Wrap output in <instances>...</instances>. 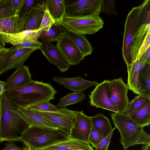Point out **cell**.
<instances>
[{
  "instance_id": "cell-1",
  "label": "cell",
  "mask_w": 150,
  "mask_h": 150,
  "mask_svg": "<svg viewBox=\"0 0 150 150\" xmlns=\"http://www.w3.org/2000/svg\"><path fill=\"white\" fill-rule=\"evenodd\" d=\"M58 92L50 83L32 80L25 85L6 91L4 93L18 108H27L38 103L54 100Z\"/></svg>"
},
{
  "instance_id": "cell-2",
  "label": "cell",
  "mask_w": 150,
  "mask_h": 150,
  "mask_svg": "<svg viewBox=\"0 0 150 150\" xmlns=\"http://www.w3.org/2000/svg\"><path fill=\"white\" fill-rule=\"evenodd\" d=\"M30 125L3 93L0 104V143L4 141L21 142L18 137Z\"/></svg>"
},
{
  "instance_id": "cell-3",
  "label": "cell",
  "mask_w": 150,
  "mask_h": 150,
  "mask_svg": "<svg viewBox=\"0 0 150 150\" xmlns=\"http://www.w3.org/2000/svg\"><path fill=\"white\" fill-rule=\"evenodd\" d=\"M111 117L115 126L121 135L120 143L123 149L127 150L128 148L139 144L150 142V136L126 113L112 112Z\"/></svg>"
},
{
  "instance_id": "cell-4",
  "label": "cell",
  "mask_w": 150,
  "mask_h": 150,
  "mask_svg": "<svg viewBox=\"0 0 150 150\" xmlns=\"http://www.w3.org/2000/svg\"><path fill=\"white\" fill-rule=\"evenodd\" d=\"M70 138L57 129L30 126L19 137L31 150H39Z\"/></svg>"
},
{
  "instance_id": "cell-5",
  "label": "cell",
  "mask_w": 150,
  "mask_h": 150,
  "mask_svg": "<svg viewBox=\"0 0 150 150\" xmlns=\"http://www.w3.org/2000/svg\"><path fill=\"white\" fill-rule=\"evenodd\" d=\"M104 22L99 15L74 18L64 16L61 25L77 33L93 34L103 27Z\"/></svg>"
},
{
  "instance_id": "cell-6",
  "label": "cell",
  "mask_w": 150,
  "mask_h": 150,
  "mask_svg": "<svg viewBox=\"0 0 150 150\" xmlns=\"http://www.w3.org/2000/svg\"><path fill=\"white\" fill-rule=\"evenodd\" d=\"M65 16L74 18L99 15L102 0H64Z\"/></svg>"
},
{
  "instance_id": "cell-7",
  "label": "cell",
  "mask_w": 150,
  "mask_h": 150,
  "mask_svg": "<svg viewBox=\"0 0 150 150\" xmlns=\"http://www.w3.org/2000/svg\"><path fill=\"white\" fill-rule=\"evenodd\" d=\"M33 110L50 121L56 126L58 130L69 137L76 117L75 111L66 108L50 112Z\"/></svg>"
},
{
  "instance_id": "cell-8",
  "label": "cell",
  "mask_w": 150,
  "mask_h": 150,
  "mask_svg": "<svg viewBox=\"0 0 150 150\" xmlns=\"http://www.w3.org/2000/svg\"><path fill=\"white\" fill-rule=\"evenodd\" d=\"M139 10V6L132 8L127 16L125 23L122 53L127 67L133 63L132 55L133 40L135 33L136 22Z\"/></svg>"
},
{
  "instance_id": "cell-9",
  "label": "cell",
  "mask_w": 150,
  "mask_h": 150,
  "mask_svg": "<svg viewBox=\"0 0 150 150\" xmlns=\"http://www.w3.org/2000/svg\"><path fill=\"white\" fill-rule=\"evenodd\" d=\"M110 80H104L98 83L88 95L91 106L100 108L114 112L118 110L112 101L110 95Z\"/></svg>"
},
{
  "instance_id": "cell-10",
  "label": "cell",
  "mask_w": 150,
  "mask_h": 150,
  "mask_svg": "<svg viewBox=\"0 0 150 150\" xmlns=\"http://www.w3.org/2000/svg\"><path fill=\"white\" fill-rule=\"evenodd\" d=\"M35 49L13 46L7 49L1 69V74L13 69L23 66L25 61Z\"/></svg>"
},
{
  "instance_id": "cell-11",
  "label": "cell",
  "mask_w": 150,
  "mask_h": 150,
  "mask_svg": "<svg viewBox=\"0 0 150 150\" xmlns=\"http://www.w3.org/2000/svg\"><path fill=\"white\" fill-rule=\"evenodd\" d=\"M128 87L122 78L110 81V98L117 107L118 112L126 113L129 103L127 96Z\"/></svg>"
},
{
  "instance_id": "cell-12",
  "label": "cell",
  "mask_w": 150,
  "mask_h": 150,
  "mask_svg": "<svg viewBox=\"0 0 150 150\" xmlns=\"http://www.w3.org/2000/svg\"><path fill=\"white\" fill-rule=\"evenodd\" d=\"M56 47L65 62L70 65H77L85 57L75 44L64 34L57 41Z\"/></svg>"
},
{
  "instance_id": "cell-13",
  "label": "cell",
  "mask_w": 150,
  "mask_h": 150,
  "mask_svg": "<svg viewBox=\"0 0 150 150\" xmlns=\"http://www.w3.org/2000/svg\"><path fill=\"white\" fill-rule=\"evenodd\" d=\"M76 112L74 125L71 130L69 137L88 142L92 127L91 117L86 115L83 110Z\"/></svg>"
},
{
  "instance_id": "cell-14",
  "label": "cell",
  "mask_w": 150,
  "mask_h": 150,
  "mask_svg": "<svg viewBox=\"0 0 150 150\" xmlns=\"http://www.w3.org/2000/svg\"><path fill=\"white\" fill-rule=\"evenodd\" d=\"M45 1L33 7L29 12L20 17L23 23V31L39 29L46 9Z\"/></svg>"
},
{
  "instance_id": "cell-15",
  "label": "cell",
  "mask_w": 150,
  "mask_h": 150,
  "mask_svg": "<svg viewBox=\"0 0 150 150\" xmlns=\"http://www.w3.org/2000/svg\"><path fill=\"white\" fill-rule=\"evenodd\" d=\"M42 41L40 50L49 62L55 65L62 73L67 71L70 66L65 62L56 46L46 40Z\"/></svg>"
},
{
  "instance_id": "cell-16",
  "label": "cell",
  "mask_w": 150,
  "mask_h": 150,
  "mask_svg": "<svg viewBox=\"0 0 150 150\" xmlns=\"http://www.w3.org/2000/svg\"><path fill=\"white\" fill-rule=\"evenodd\" d=\"M52 80L73 92H82L91 86H96L98 84L96 81L85 79L81 76L71 78L57 76L53 77Z\"/></svg>"
},
{
  "instance_id": "cell-17",
  "label": "cell",
  "mask_w": 150,
  "mask_h": 150,
  "mask_svg": "<svg viewBox=\"0 0 150 150\" xmlns=\"http://www.w3.org/2000/svg\"><path fill=\"white\" fill-rule=\"evenodd\" d=\"M145 65L139 59L133 62L131 66L127 67L128 89L138 95L145 94V90L142 86L139 78V72Z\"/></svg>"
},
{
  "instance_id": "cell-18",
  "label": "cell",
  "mask_w": 150,
  "mask_h": 150,
  "mask_svg": "<svg viewBox=\"0 0 150 150\" xmlns=\"http://www.w3.org/2000/svg\"><path fill=\"white\" fill-rule=\"evenodd\" d=\"M32 79L29 67L23 65L16 69L5 82V91L18 88L30 82Z\"/></svg>"
},
{
  "instance_id": "cell-19",
  "label": "cell",
  "mask_w": 150,
  "mask_h": 150,
  "mask_svg": "<svg viewBox=\"0 0 150 150\" xmlns=\"http://www.w3.org/2000/svg\"><path fill=\"white\" fill-rule=\"evenodd\" d=\"M17 109L30 126L57 129L51 122L33 110L26 108L19 107Z\"/></svg>"
},
{
  "instance_id": "cell-20",
  "label": "cell",
  "mask_w": 150,
  "mask_h": 150,
  "mask_svg": "<svg viewBox=\"0 0 150 150\" xmlns=\"http://www.w3.org/2000/svg\"><path fill=\"white\" fill-rule=\"evenodd\" d=\"M43 31V30L39 29L26 30L13 34L0 33V36L5 43H9L14 45L23 41H38V38Z\"/></svg>"
},
{
  "instance_id": "cell-21",
  "label": "cell",
  "mask_w": 150,
  "mask_h": 150,
  "mask_svg": "<svg viewBox=\"0 0 150 150\" xmlns=\"http://www.w3.org/2000/svg\"><path fill=\"white\" fill-rule=\"evenodd\" d=\"M94 150L87 142L70 138L39 150Z\"/></svg>"
},
{
  "instance_id": "cell-22",
  "label": "cell",
  "mask_w": 150,
  "mask_h": 150,
  "mask_svg": "<svg viewBox=\"0 0 150 150\" xmlns=\"http://www.w3.org/2000/svg\"><path fill=\"white\" fill-rule=\"evenodd\" d=\"M23 23L18 15L0 19V33L13 34L23 31Z\"/></svg>"
},
{
  "instance_id": "cell-23",
  "label": "cell",
  "mask_w": 150,
  "mask_h": 150,
  "mask_svg": "<svg viewBox=\"0 0 150 150\" xmlns=\"http://www.w3.org/2000/svg\"><path fill=\"white\" fill-rule=\"evenodd\" d=\"M63 27L64 34L75 44L85 57L92 53L93 47L84 35L77 33Z\"/></svg>"
},
{
  "instance_id": "cell-24",
  "label": "cell",
  "mask_w": 150,
  "mask_h": 150,
  "mask_svg": "<svg viewBox=\"0 0 150 150\" xmlns=\"http://www.w3.org/2000/svg\"><path fill=\"white\" fill-rule=\"evenodd\" d=\"M47 9L54 19L56 25H61L65 15V7L64 0H45Z\"/></svg>"
},
{
  "instance_id": "cell-25",
  "label": "cell",
  "mask_w": 150,
  "mask_h": 150,
  "mask_svg": "<svg viewBox=\"0 0 150 150\" xmlns=\"http://www.w3.org/2000/svg\"><path fill=\"white\" fill-rule=\"evenodd\" d=\"M92 124L103 139L106 137L113 128L108 118L101 113L91 117Z\"/></svg>"
},
{
  "instance_id": "cell-26",
  "label": "cell",
  "mask_w": 150,
  "mask_h": 150,
  "mask_svg": "<svg viewBox=\"0 0 150 150\" xmlns=\"http://www.w3.org/2000/svg\"><path fill=\"white\" fill-rule=\"evenodd\" d=\"M129 116L132 120L142 127L148 126L150 124V101Z\"/></svg>"
},
{
  "instance_id": "cell-27",
  "label": "cell",
  "mask_w": 150,
  "mask_h": 150,
  "mask_svg": "<svg viewBox=\"0 0 150 150\" xmlns=\"http://www.w3.org/2000/svg\"><path fill=\"white\" fill-rule=\"evenodd\" d=\"M149 32H150V24L143 25L135 31L132 52L133 62L135 60L139 50Z\"/></svg>"
},
{
  "instance_id": "cell-28",
  "label": "cell",
  "mask_w": 150,
  "mask_h": 150,
  "mask_svg": "<svg viewBox=\"0 0 150 150\" xmlns=\"http://www.w3.org/2000/svg\"><path fill=\"white\" fill-rule=\"evenodd\" d=\"M150 1L144 0L139 6L136 21L135 31L141 26L150 24Z\"/></svg>"
},
{
  "instance_id": "cell-29",
  "label": "cell",
  "mask_w": 150,
  "mask_h": 150,
  "mask_svg": "<svg viewBox=\"0 0 150 150\" xmlns=\"http://www.w3.org/2000/svg\"><path fill=\"white\" fill-rule=\"evenodd\" d=\"M85 98L86 95L82 92L69 93L59 99L57 106L60 108H65L68 105L82 102Z\"/></svg>"
},
{
  "instance_id": "cell-30",
  "label": "cell",
  "mask_w": 150,
  "mask_h": 150,
  "mask_svg": "<svg viewBox=\"0 0 150 150\" xmlns=\"http://www.w3.org/2000/svg\"><path fill=\"white\" fill-rule=\"evenodd\" d=\"M64 34V30L61 25L53 24L47 30L43 31L38 38L51 42L57 41Z\"/></svg>"
},
{
  "instance_id": "cell-31",
  "label": "cell",
  "mask_w": 150,
  "mask_h": 150,
  "mask_svg": "<svg viewBox=\"0 0 150 150\" xmlns=\"http://www.w3.org/2000/svg\"><path fill=\"white\" fill-rule=\"evenodd\" d=\"M150 101V95L144 94L135 96L132 100L129 102L126 114L129 115L136 110L145 106Z\"/></svg>"
},
{
  "instance_id": "cell-32",
  "label": "cell",
  "mask_w": 150,
  "mask_h": 150,
  "mask_svg": "<svg viewBox=\"0 0 150 150\" xmlns=\"http://www.w3.org/2000/svg\"><path fill=\"white\" fill-rule=\"evenodd\" d=\"M139 75L140 83L145 94L150 95V64L144 65L140 69Z\"/></svg>"
},
{
  "instance_id": "cell-33",
  "label": "cell",
  "mask_w": 150,
  "mask_h": 150,
  "mask_svg": "<svg viewBox=\"0 0 150 150\" xmlns=\"http://www.w3.org/2000/svg\"><path fill=\"white\" fill-rule=\"evenodd\" d=\"M26 108L33 110L46 112L56 111L59 108L51 103L49 101L40 102L29 106Z\"/></svg>"
},
{
  "instance_id": "cell-34",
  "label": "cell",
  "mask_w": 150,
  "mask_h": 150,
  "mask_svg": "<svg viewBox=\"0 0 150 150\" xmlns=\"http://www.w3.org/2000/svg\"><path fill=\"white\" fill-rule=\"evenodd\" d=\"M43 0H24L18 15L21 17L29 12L31 8L42 2Z\"/></svg>"
},
{
  "instance_id": "cell-35",
  "label": "cell",
  "mask_w": 150,
  "mask_h": 150,
  "mask_svg": "<svg viewBox=\"0 0 150 150\" xmlns=\"http://www.w3.org/2000/svg\"><path fill=\"white\" fill-rule=\"evenodd\" d=\"M114 0H102L101 11L103 13L109 15L111 14L117 15L116 11Z\"/></svg>"
},
{
  "instance_id": "cell-36",
  "label": "cell",
  "mask_w": 150,
  "mask_h": 150,
  "mask_svg": "<svg viewBox=\"0 0 150 150\" xmlns=\"http://www.w3.org/2000/svg\"><path fill=\"white\" fill-rule=\"evenodd\" d=\"M54 23V19L46 8L38 29L43 31L48 30Z\"/></svg>"
},
{
  "instance_id": "cell-37",
  "label": "cell",
  "mask_w": 150,
  "mask_h": 150,
  "mask_svg": "<svg viewBox=\"0 0 150 150\" xmlns=\"http://www.w3.org/2000/svg\"><path fill=\"white\" fill-rule=\"evenodd\" d=\"M103 139L101 136L95 129L92 124L88 142L92 145V148H95Z\"/></svg>"
},
{
  "instance_id": "cell-38",
  "label": "cell",
  "mask_w": 150,
  "mask_h": 150,
  "mask_svg": "<svg viewBox=\"0 0 150 150\" xmlns=\"http://www.w3.org/2000/svg\"><path fill=\"white\" fill-rule=\"evenodd\" d=\"M24 0H5L4 5L8 7L18 15L23 4Z\"/></svg>"
},
{
  "instance_id": "cell-39",
  "label": "cell",
  "mask_w": 150,
  "mask_h": 150,
  "mask_svg": "<svg viewBox=\"0 0 150 150\" xmlns=\"http://www.w3.org/2000/svg\"><path fill=\"white\" fill-rule=\"evenodd\" d=\"M150 32H149L146 34L144 41L139 50L135 60L139 59L148 48L150 47Z\"/></svg>"
},
{
  "instance_id": "cell-40",
  "label": "cell",
  "mask_w": 150,
  "mask_h": 150,
  "mask_svg": "<svg viewBox=\"0 0 150 150\" xmlns=\"http://www.w3.org/2000/svg\"><path fill=\"white\" fill-rule=\"evenodd\" d=\"M115 127L110 132L103 138L96 146L94 150H108V148Z\"/></svg>"
},
{
  "instance_id": "cell-41",
  "label": "cell",
  "mask_w": 150,
  "mask_h": 150,
  "mask_svg": "<svg viewBox=\"0 0 150 150\" xmlns=\"http://www.w3.org/2000/svg\"><path fill=\"white\" fill-rule=\"evenodd\" d=\"M41 42L38 41H25L18 43L14 45L25 48L40 50Z\"/></svg>"
},
{
  "instance_id": "cell-42",
  "label": "cell",
  "mask_w": 150,
  "mask_h": 150,
  "mask_svg": "<svg viewBox=\"0 0 150 150\" xmlns=\"http://www.w3.org/2000/svg\"><path fill=\"white\" fill-rule=\"evenodd\" d=\"M18 15L8 7L5 5L0 6V19Z\"/></svg>"
},
{
  "instance_id": "cell-43",
  "label": "cell",
  "mask_w": 150,
  "mask_h": 150,
  "mask_svg": "<svg viewBox=\"0 0 150 150\" xmlns=\"http://www.w3.org/2000/svg\"><path fill=\"white\" fill-rule=\"evenodd\" d=\"M144 64H150V48L149 47L139 59Z\"/></svg>"
},
{
  "instance_id": "cell-44",
  "label": "cell",
  "mask_w": 150,
  "mask_h": 150,
  "mask_svg": "<svg viewBox=\"0 0 150 150\" xmlns=\"http://www.w3.org/2000/svg\"><path fill=\"white\" fill-rule=\"evenodd\" d=\"M13 141H8L5 144L2 150H22V148L18 147Z\"/></svg>"
},
{
  "instance_id": "cell-45",
  "label": "cell",
  "mask_w": 150,
  "mask_h": 150,
  "mask_svg": "<svg viewBox=\"0 0 150 150\" xmlns=\"http://www.w3.org/2000/svg\"><path fill=\"white\" fill-rule=\"evenodd\" d=\"M8 48L5 47L0 49V75L1 74V69L3 61L7 51Z\"/></svg>"
},
{
  "instance_id": "cell-46",
  "label": "cell",
  "mask_w": 150,
  "mask_h": 150,
  "mask_svg": "<svg viewBox=\"0 0 150 150\" xmlns=\"http://www.w3.org/2000/svg\"><path fill=\"white\" fill-rule=\"evenodd\" d=\"M5 82L0 81V96H1L5 92L4 86Z\"/></svg>"
},
{
  "instance_id": "cell-47",
  "label": "cell",
  "mask_w": 150,
  "mask_h": 150,
  "mask_svg": "<svg viewBox=\"0 0 150 150\" xmlns=\"http://www.w3.org/2000/svg\"><path fill=\"white\" fill-rule=\"evenodd\" d=\"M141 150H150V142L142 144Z\"/></svg>"
},
{
  "instance_id": "cell-48",
  "label": "cell",
  "mask_w": 150,
  "mask_h": 150,
  "mask_svg": "<svg viewBox=\"0 0 150 150\" xmlns=\"http://www.w3.org/2000/svg\"><path fill=\"white\" fill-rule=\"evenodd\" d=\"M5 43L4 42L0 36V49L5 47Z\"/></svg>"
},
{
  "instance_id": "cell-49",
  "label": "cell",
  "mask_w": 150,
  "mask_h": 150,
  "mask_svg": "<svg viewBox=\"0 0 150 150\" xmlns=\"http://www.w3.org/2000/svg\"><path fill=\"white\" fill-rule=\"evenodd\" d=\"M5 0H0V6H3L4 4Z\"/></svg>"
},
{
  "instance_id": "cell-50",
  "label": "cell",
  "mask_w": 150,
  "mask_h": 150,
  "mask_svg": "<svg viewBox=\"0 0 150 150\" xmlns=\"http://www.w3.org/2000/svg\"><path fill=\"white\" fill-rule=\"evenodd\" d=\"M22 150H31L27 147H24L22 149Z\"/></svg>"
},
{
  "instance_id": "cell-51",
  "label": "cell",
  "mask_w": 150,
  "mask_h": 150,
  "mask_svg": "<svg viewBox=\"0 0 150 150\" xmlns=\"http://www.w3.org/2000/svg\"><path fill=\"white\" fill-rule=\"evenodd\" d=\"M0 101H1V96H0Z\"/></svg>"
},
{
  "instance_id": "cell-52",
  "label": "cell",
  "mask_w": 150,
  "mask_h": 150,
  "mask_svg": "<svg viewBox=\"0 0 150 150\" xmlns=\"http://www.w3.org/2000/svg\"></svg>"
}]
</instances>
